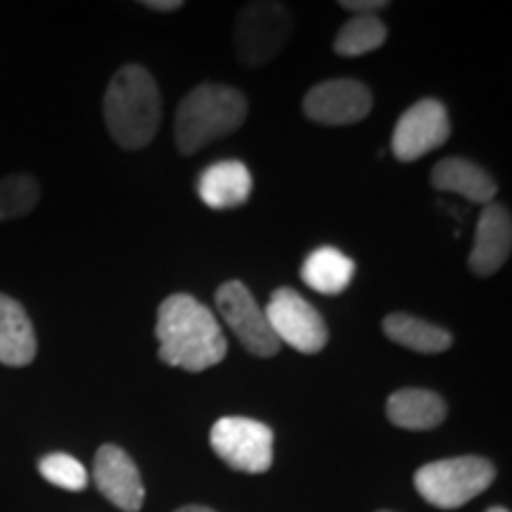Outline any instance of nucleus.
Wrapping results in <instances>:
<instances>
[{
	"label": "nucleus",
	"mask_w": 512,
	"mask_h": 512,
	"mask_svg": "<svg viewBox=\"0 0 512 512\" xmlns=\"http://www.w3.org/2000/svg\"><path fill=\"white\" fill-rule=\"evenodd\" d=\"M155 335L159 358L171 368L204 373L219 366L228 354L219 320L190 294H171L159 304Z\"/></svg>",
	"instance_id": "f257e3e1"
},
{
	"label": "nucleus",
	"mask_w": 512,
	"mask_h": 512,
	"mask_svg": "<svg viewBox=\"0 0 512 512\" xmlns=\"http://www.w3.org/2000/svg\"><path fill=\"white\" fill-rule=\"evenodd\" d=\"M105 124L124 150H143L157 136L162 98L152 74L140 64H126L112 76L102 100Z\"/></svg>",
	"instance_id": "f03ea898"
},
{
	"label": "nucleus",
	"mask_w": 512,
	"mask_h": 512,
	"mask_svg": "<svg viewBox=\"0 0 512 512\" xmlns=\"http://www.w3.org/2000/svg\"><path fill=\"white\" fill-rule=\"evenodd\" d=\"M245 95L226 83H200L176 110L174 136L183 155H195L214 140L226 138L245 124Z\"/></svg>",
	"instance_id": "7ed1b4c3"
},
{
	"label": "nucleus",
	"mask_w": 512,
	"mask_h": 512,
	"mask_svg": "<svg viewBox=\"0 0 512 512\" xmlns=\"http://www.w3.org/2000/svg\"><path fill=\"white\" fill-rule=\"evenodd\" d=\"M496 477V467L477 456H460L422 465L415 472V489L427 503L441 510H456L482 494Z\"/></svg>",
	"instance_id": "20e7f679"
},
{
	"label": "nucleus",
	"mask_w": 512,
	"mask_h": 512,
	"mask_svg": "<svg viewBox=\"0 0 512 512\" xmlns=\"http://www.w3.org/2000/svg\"><path fill=\"white\" fill-rule=\"evenodd\" d=\"M292 17L285 5L256 0L235 19V55L245 67H264L283 53L292 38Z\"/></svg>",
	"instance_id": "39448f33"
},
{
	"label": "nucleus",
	"mask_w": 512,
	"mask_h": 512,
	"mask_svg": "<svg viewBox=\"0 0 512 512\" xmlns=\"http://www.w3.org/2000/svg\"><path fill=\"white\" fill-rule=\"evenodd\" d=\"M211 448L223 463L247 475H261L273 465V432L252 418H221L211 427Z\"/></svg>",
	"instance_id": "423d86ee"
},
{
	"label": "nucleus",
	"mask_w": 512,
	"mask_h": 512,
	"mask_svg": "<svg viewBox=\"0 0 512 512\" xmlns=\"http://www.w3.org/2000/svg\"><path fill=\"white\" fill-rule=\"evenodd\" d=\"M216 306H219L221 318L226 320L228 328L235 332L242 347L252 356L271 358L283 347L271 330L266 311L261 309L245 283H240V280L223 283L216 290Z\"/></svg>",
	"instance_id": "0eeeda50"
},
{
	"label": "nucleus",
	"mask_w": 512,
	"mask_h": 512,
	"mask_svg": "<svg viewBox=\"0 0 512 512\" xmlns=\"http://www.w3.org/2000/svg\"><path fill=\"white\" fill-rule=\"evenodd\" d=\"M264 311L278 342L287 344L299 354H318L328 344L325 320L302 294L290 287L275 290Z\"/></svg>",
	"instance_id": "6e6552de"
},
{
	"label": "nucleus",
	"mask_w": 512,
	"mask_h": 512,
	"mask_svg": "<svg viewBox=\"0 0 512 512\" xmlns=\"http://www.w3.org/2000/svg\"><path fill=\"white\" fill-rule=\"evenodd\" d=\"M451 136V121L439 100H418L401 114L394 126L392 152L399 162H418Z\"/></svg>",
	"instance_id": "1a4fd4ad"
},
{
	"label": "nucleus",
	"mask_w": 512,
	"mask_h": 512,
	"mask_svg": "<svg viewBox=\"0 0 512 512\" xmlns=\"http://www.w3.org/2000/svg\"><path fill=\"white\" fill-rule=\"evenodd\" d=\"M373 110V93L354 79H332L313 86L304 98V114L323 126H349Z\"/></svg>",
	"instance_id": "9d476101"
},
{
	"label": "nucleus",
	"mask_w": 512,
	"mask_h": 512,
	"mask_svg": "<svg viewBox=\"0 0 512 512\" xmlns=\"http://www.w3.org/2000/svg\"><path fill=\"white\" fill-rule=\"evenodd\" d=\"M93 479L100 494L124 512H138L145 501L140 472L124 448L105 444L98 448L93 463Z\"/></svg>",
	"instance_id": "9b49d317"
},
{
	"label": "nucleus",
	"mask_w": 512,
	"mask_h": 512,
	"mask_svg": "<svg viewBox=\"0 0 512 512\" xmlns=\"http://www.w3.org/2000/svg\"><path fill=\"white\" fill-rule=\"evenodd\" d=\"M512 249V221L510 211L501 204H486L479 214L475 245L470 252V268L477 275H494L498 268H503Z\"/></svg>",
	"instance_id": "f8f14e48"
},
{
	"label": "nucleus",
	"mask_w": 512,
	"mask_h": 512,
	"mask_svg": "<svg viewBox=\"0 0 512 512\" xmlns=\"http://www.w3.org/2000/svg\"><path fill=\"white\" fill-rule=\"evenodd\" d=\"M197 192H200V200L211 209L242 207L252 195V174L238 159L216 162L197 178Z\"/></svg>",
	"instance_id": "ddd939ff"
},
{
	"label": "nucleus",
	"mask_w": 512,
	"mask_h": 512,
	"mask_svg": "<svg viewBox=\"0 0 512 512\" xmlns=\"http://www.w3.org/2000/svg\"><path fill=\"white\" fill-rule=\"evenodd\" d=\"M36 332L29 313L17 299L0 292V363L24 368L36 358Z\"/></svg>",
	"instance_id": "4468645a"
},
{
	"label": "nucleus",
	"mask_w": 512,
	"mask_h": 512,
	"mask_svg": "<svg viewBox=\"0 0 512 512\" xmlns=\"http://www.w3.org/2000/svg\"><path fill=\"white\" fill-rule=\"evenodd\" d=\"M432 185L439 192H456L465 197L467 202L475 204H491L494 202L498 185L482 166L463 157H448L434 166Z\"/></svg>",
	"instance_id": "2eb2a0df"
},
{
	"label": "nucleus",
	"mask_w": 512,
	"mask_h": 512,
	"mask_svg": "<svg viewBox=\"0 0 512 512\" xmlns=\"http://www.w3.org/2000/svg\"><path fill=\"white\" fill-rule=\"evenodd\" d=\"M446 401L430 389H399L387 399V418L401 430H434L446 420Z\"/></svg>",
	"instance_id": "dca6fc26"
},
{
	"label": "nucleus",
	"mask_w": 512,
	"mask_h": 512,
	"mask_svg": "<svg viewBox=\"0 0 512 512\" xmlns=\"http://www.w3.org/2000/svg\"><path fill=\"white\" fill-rule=\"evenodd\" d=\"M382 330L392 342L418 351V354H441L453 344L451 332L422 318H415L411 313H389L384 318Z\"/></svg>",
	"instance_id": "f3484780"
},
{
	"label": "nucleus",
	"mask_w": 512,
	"mask_h": 512,
	"mask_svg": "<svg viewBox=\"0 0 512 512\" xmlns=\"http://www.w3.org/2000/svg\"><path fill=\"white\" fill-rule=\"evenodd\" d=\"M354 261L335 247H320L302 266V280L318 294H342L354 280Z\"/></svg>",
	"instance_id": "a211bd4d"
},
{
	"label": "nucleus",
	"mask_w": 512,
	"mask_h": 512,
	"mask_svg": "<svg viewBox=\"0 0 512 512\" xmlns=\"http://www.w3.org/2000/svg\"><path fill=\"white\" fill-rule=\"evenodd\" d=\"M387 41V24L377 15H351L335 38V53L342 57H361L382 48Z\"/></svg>",
	"instance_id": "6ab92c4d"
},
{
	"label": "nucleus",
	"mask_w": 512,
	"mask_h": 512,
	"mask_svg": "<svg viewBox=\"0 0 512 512\" xmlns=\"http://www.w3.org/2000/svg\"><path fill=\"white\" fill-rule=\"evenodd\" d=\"M41 200V188L34 176L15 174L0 178V221L22 219Z\"/></svg>",
	"instance_id": "aec40b11"
},
{
	"label": "nucleus",
	"mask_w": 512,
	"mask_h": 512,
	"mask_svg": "<svg viewBox=\"0 0 512 512\" xmlns=\"http://www.w3.org/2000/svg\"><path fill=\"white\" fill-rule=\"evenodd\" d=\"M38 472L53 486H60V489L67 491H83L88 486L86 467L74 456H69V453H50V456L41 458Z\"/></svg>",
	"instance_id": "412c9836"
},
{
	"label": "nucleus",
	"mask_w": 512,
	"mask_h": 512,
	"mask_svg": "<svg viewBox=\"0 0 512 512\" xmlns=\"http://www.w3.org/2000/svg\"><path fill=\"white\" fill-rule=\"evenodd\" d=\"M339 8L349 10L351 15H377L380 10H387V0H342Z\"/></svg>",
	"instance_id": "4be33fe9"
},
{
	"label": "nucleus",
	"mask_w": 512,
	"mask_h": 512,
	"mask_svg": "<svg viewBox=\"0 0 512 512\" xmlns=\"http://www.w3.org/2000/svg\"><path fill=\"white\" fill-rule=\"evenodd\" d=\"M143 5L147 10L155 12H176L183 8V0H145Z\"/></svg>",
	"instance_id": "5701e85b"
},
{
	"label": "nucleus",
	"mask_w": 512,
	"mask_h": 512,
	"mask_svg": "<svg viewBox=\"0 0 512 512\" xmlns=\"http://www.w3.org/2000/svg\"><path fill=\"white\" fill-rule=\"evenodd\" d=\"M176 512H214L211 508H204V505H185V508L176 510Z\"/></svg>",
	"instance_id": "b1692460"
},
{
	"label": "nucleus",
	"mask_w": 512,
	"mask_h": 512,
	"mask_svg": "<svg viewBox=\"0 0 512 512\" xmlns=\"http://www.w3.org/2000/svg\"><path fill=\"white\" fill-rule=\"evenodd\" d=\"M486 512H510V510H505V508H498V505H494V508H489Z\"/></svg>",
	"instance_id": "393cba45"
},
{
	"label": "nucleus",
	"mask_w": 512,
	"mask_h": 512,
	"mask_svg": "<svg viewBox=\"0 0 512 512\" xmlns=\"http://www.w3.org/2000/svg\"><path fill=\"white\" fill-rule=\"evenodd\" d=\"M380 512H389V510H380Z\"/></svg>",
	"instance_id": "a878e982"
}]
</instances>
